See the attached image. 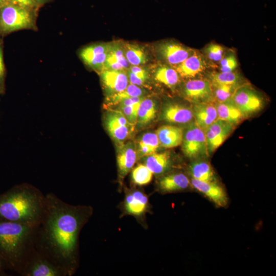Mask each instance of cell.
<instances>
[{"instance_id":"29","label":"cell","mask_w":276,"mask_h":276,"mask_svg":"<svg viewBox=\"0 0 276 276\" xmlns=\"http://www.w3.org/2000/svg\"><path fill=\"white\" fill-rule=\"evenodd\" d=\"M145 94L146 91L143 88L130 83L123 91L110 95L108 102L110 105H117L123 99L131 97H143Z\"/></svg>"},{"instance_id":"1","label":"cell","mask_w":276,"mask_h":276,"mask_svg":"<svg viewBox=\"0 0 276 276\" xmlns=\"http://www.w3.org/2000/svg\"><path fill=\"white\" fill-rule=\"evenodd\" d=\"M45 198L44 212L35 229L34 247L70 276L78 265L79 234L92 208L68 204L52 193Z\"/></svg>"},{"instance_id":"5","label":"cell","mask_w":276,"mask_h":276,"mask_svg":"<svg viewBox=\"0 0 276 276\" xmlns=\"http://www.w3.org/2000/svg\"><path fill=\"white\" fill-rule=\"evenodd\" d=\"M181 148L190 158L206 156L208 151L205 133L195 122L190 123L183 134Z\"/></svg>"},{"instance_id":"40","label":"cell","mask_w":276,"mask_h":276,"mask_svg":"<svg viewBox=\"0 0 276 276\" xmlns=\"http://www.w3.org/2000/svg\"><path fill=\"white\" fill-rule=\"evenodd\" d=\"M8 3H11L25 8L30 7L33 5V0H8Z\"/></svg>"},{"instance_id":"9","label":"cell","mask_w":276,"mask_h":276,"mask_svg":"<svg viewBox=\"0 0 276 276\" xmlns=\"http://www.w3.org/2000/svg\"><path fill=\"white\" fill-rule=\"evenodd\" d=\"M234 125L225 121L217 119L204 131L209 154L217 149L229 136Z\"/></svg>"},{"instance_id":"45","label":"cell","mask_w":276,"mask_h":276,"mask_svg":"<svg viewBox=\"0 0 276 276\" xmlns=\"http://www.w3.org/2000/svg\"><path fill=\"white\" fill-rule=\"evenodd\" d=\"M0 92H1V88H0Z\"/></svg>"},{"instance_id":"15","label":"cell","mask_w":276,"mask_h":276,"mask_svg":"<svg viewBox=\"0 0 276 276\" xmlns=\"http://www.w3.org/2000/svg\"><path fill=\"white\" fill-rule=\"evenodd\" d=\"M100 76L103 85L110 95L123 91L128 85L127 75L124 70H102Z\"/></svg>"},{"instance_id":"3","label":"cell","mask_w":276,"mask_h":276,"mask_svg":"<svg viewBox=\"0 0 276 276\" xmlns=\"http://www.w3.org/2000/svg\"><path fill=\"white\" fill-rule=\"evenodd\" d=\"M36 228L0 220V257L9 270L20 275L34 247Z\"/></svg>"},{"instance_id":"19","label":"cell","mask_w":276,"mask_h":276,"mask_svg":"<svg viewBox=\"0 0 276 276\" xmlns=\"http://www.w3.org/2000/svg\"><path fill=\"white\" fill-rule=\"evenodd\" d=\"M160 146L166 148H171L181 144L183 132L178 127L165 125L156 131Z\"/></svg>"},{"instance_id":"39","label":"cell","mask_w":276,"mask_h":276,"mask_svg":"<svg viewBox=\"0 0 276 276\" xmlns=\"http://www.w3.org/2000/svg\"><path fill=\"white\" fill-rule=\"evenodd\" d=\"M127 75L128 82H129L130 84L140 86L143 85L146 82L145 80L139 78L129 70H128Z\"/></svg>"},{"instance_id":"44","label":"cell","mask_w":276,"mask_h":276,"mask_svg":"<svg viewBox=\"0 0 276 276\" xmlns=\"http://www.w3.org/2000/svg\"><path fill=\"white\" fill-rule=\"evenodd\" d=\"M33 2H34V1L40 2V1H42L43 0H33Z\"/></svg>"},{"instance_id":"11","label":"cell","mask_w":276,"mask_h":276,"mask_svg":"<svg viewBox=\"0 0 276 276\" xmlns=\"http://www.w3.org/2000/svg\"><path fill=\"white\" fill-rule=\"evenodd\" d=\"M136 148L132 142L120 143L117 151V165L120 180L122 181L132 169L136 160Z\"/></svg>"},{"instance_id":"26","label":"cell","mask_w":276,"mask_h":276,"mask_svg":"<svg viewBox=\"0 0 276 276\" xmlns=\"http://www.w3.org/2000/svg\"><path fill=\"white\" fill-rule=\"evenodd\" d=\"M189 171L192 178L204 181H213L214 174L211 166L208 163L198 160L192 163Z\"/></svg>"},{"instance_id":"18","label":"cell","mask_w":276,"mask_h":276,"mask_svg":"<svg viewBox=\"0 0 276 276\" xmlns=\"http://www.w3.org/2000/svg\"><path fill=\"white\" fill-rule=\"evenodd\" d=\"M205 65L202 56L197 52H193L183 62L176 65V70L182 77L192 78L203 71Z\"/></svg>"},{"instance_id":"17","label":"cell","mask_w":276,"mask_h":276,"mask_svg":"<svg viewBox=\"0 0 276 276\" xmlns=\"http://www.w3.org/2000/svg\"><path fill=\"white\" fill-rule=\"evenodd\" d=\"M192 111L195 123L204 132L218 119L216 106L207 102L195 103Z\"/></svg>"},{"instance_id":"30","label":"cell","mask_w":276,"mask_h":276,"mask_svg":"<svg viewBox=\"0 0 276 276\" xmlns=\"http://www.w3.org/2000/svg\"><path fill=\"white\" fill-rule=\"evenodd\" d=\"M153 175V173L145 165L139 164L132 170L131 178L134 184L144 186L151 181Z\"/></svg>"},{"instance_id":"6","label":"cell","mask_w":276,"mask_h":276,"mask_svg":"<svg viewBox=\"0 0 276 276\" xmlns=\"http://www.w3.org/2000/svg\"><path fill=\"white\" fill-rule=\"evenodd\" d=\"M22 276H67L65 272L34 247L20 274Z\"/></svg>"},{"instance_id":"23","label":"cell","mask_w":276,"mask_h":276,"mask_svg":"<svg viewBox=\"0 0 276 276\" xmlns=\"http://www.w3.org/2000/svg\"><path fill=\"white\" fill-rule=\"evenodd\" d=\"M148 205L147 196L139 191H134L127 194L125 200L126 211L130 214L141 215Z\"/></svg>"},{"instance_id":"28","label":"cell","mask_w":276,"mask_h":276,"mask_svg":"<svg viewBox=\"0 0 276 276\" xmlns=\"http://www.w3.org/2000/svg\"><path fill=\"white\" fill-rule=\"evenodd\" d=\"M154 77L157 81L169 87L175 86L179 80L176 70L167 65L158 67L155 71Z\"/></svg>"},{"instance_id":"14","label":"cell","mask_w":276,"mask_h":276,"mask_svg":"<svg viewBox=\"0 0 276 276\" xmlns=\"http://www.w3.org/2000/svg\"><path fill=\"white\" fill-rule=\"evenodd\" d=\"M160 119L166 122L174 124H186L194 118L192 110L184 105L168 102L163 107Z\"/></svg>"},{"instance_id":"21","label":"cell","mask_w":276,"mask_h":276,"mask_svg":"<svg viewBox=\"0 0 276 276\" xmlns=\"http://www.w3.org/2000/svg\"><path fill=\"white\" fill-rule=\"evenodd\" d=\"M190 182L184 174L176 173L163 177L159 181L160 190L165 192H171L184 190L188 187Z\"/></svg>"},{"instance_id":"24","label":"cell","mask_w":276,"mask_h":276,"mask_svg":"<svg viewBox=\"0 0 276 276\" xmlns=\"http://www.w3.org/2000/svg\"><path fill=\"white\" fill-rule=\"evenodd\" d=\"M170 154L168 152L155 153L146 156L145 165L155 174H160L165 172L170 167Z\"/></svg>"},{"instance_id":"41","label":"cell","mask_w":276,"mask_h":276,"mask_svg":"<svg viewBox=\"0 0 276 276\" xmlns=\"http://www.w3.org/2000/svg\"><path fill=\"white\" fill-rule=\"evenodd\" d=\"M5 65L3 60V51L0 47V82L3 80L5 76Z\"/></svg>"},{"instance_id":"8","label":"cell","mask_w":276,"mask_h":276,"mask_svg":"<svg viewBox=\"0 0 276 276\" xmlns=\"http://www.w3.org/2000/svg\"><path fill=\"white\" fill-rule=\"evenodd\" d=\"M231 99L244 117L258 111L263 105L261 97L247 86L237 87Z\"/></svg>"},{"instance_id":"20","label":"cell","mask_w":276,"mask_h":276,"mask_svg":"<svg viewBox=\"0 0 276 276\" xmlns=\"http://www.w3.org/2000/svg\"><path fill=\"white\" fill-rule=\"evenodd\" d=\"M216 108L218 119L225 121L233 125L239 123L244 117L231 98L219 102Z\"/></svg>"},{"instance_id":"13","label":"cell","mask_w":276,"mask_h":276,"mask_svg":"<svg viewBox=\"0 0 276 276\" xmlns=\"http://www.w3.org/2000/svg\"><path fill=\"white\" fill-rule=\"evenodd\" d=\"M110 43L95 44L83 48L80 56L89 67L101 71L106 59Z\"/></svg>"},{"instance_id":"22","label":"cell","mask_w":276,"mask_h":276,"mask_svg":"<svg viewBox=\"0 0 276 276\" xmlns=\"http://www.w3.org/2000/svg\"><path fill=\"white\" fill-rule=\"evenodd\" d=\"M157 108L155 100L145 97L139 105L136 125L142 127L150 124L156 118Z\"/></svg>"},{"instance_id":"34","label":"cell","mask_w":276,"mask_h":276,"mask_svg":"<svg viewBox=\"0 0 276 276\" xmlns=\"http://www.w3.org/2000/svg\"><path fill=\"white\" fill-rule=\"evenodd\" d=\"M216 86L215 95L219 102L224 101L231 98L237 85H215Z\"/></svg>"},{"instance_id":"31","label":"cell","mask_w":276,"mask_h":276,"mask_svg":"<svg viewBox=\"0 0 276 276\" xmlns=\"http://www.w3.org/2000/svg\"><path fill=\"white\" fill-rule=\"evenodd\" d=\"M106 60L117 62L124 69L130 65L125 56L123 47L119 43H110Z\"/></svg>"},{"instance_id":"37","label":"cell","mask_w":276,"mask_h":276,"mask_svg":"<svg viewBox=\"0 0 276 276\" xmlns=\"http://www.w3.org/2000/svg\"><path fill=\"white\" fill-rule=\"evenodd\" d=\"M133 74L136 75L139 78L146 81L148 79V72L144 68L140 66L132 65L129 70Z\"/></svg>"},{"instance_id":"10","label":"cell","mask_w":276,"mask_h":276,"mask_svg":"<svg viewBox=\"0 0 276 276\" xmlns=\"http://www.w3.org/2000/svg\"><path fill=\"white\" fill-rule=\"evenodd\" d=\"M157 51L163 59L173 65L179 64L193 53L191 49L181 44L172 41L159 43Z\"/></svg>"},{"instance_id":"4","label":"cell","mask_w":276,"mask_h":276,"mask_svg":"<svg viewBox=\"0 0 276 276\" xmlns=\"http://www.w3.org/2000/svg\"><path fill=\"white\" fill-rule=\"evenodd\" d=\"M32 16L27 8L7 3L0 8V30L9 33L30 27Z\"/></svg>"},{"instance_id":"25","label":"cell","mask_w":276,"mask_h":276,"mask_svg":"<svg viewBox=\"0 0 276 276\" xmlns=\"http://www.w3.org/2000/svg\"><path fill=\"white\" fill-rule=\"evenodd\" d=\"M123 49L125 56L129 64L140 66L147 61V55L142 47L135 44L126 43Z\"/></svg>"},{"instance_id":"12","label":"cell","mask_w":276,"mask_h":276,"mask_svg":"<svg viewBox=\"0 0 276 276\" xmlns=\"http://www.w3.org/2000/svg\"><path fill=\"white\" fill-rule=\"evenodd\" d=\"M183 93L187 99L194 103L205 102L212 95L211 84L205 80H190L185 84Z\"/></svg>"},{"instance_id":"16","label":"cell","mask_w":276,"mask_h":276,"mask_svg":"<svg viewBox=\"0 0 276 276\" xmlns=\"http://www.w3.org/2000/svg\"><path fill=\"white\" fill-rule=\"evenodd\" d=\"M191 183L199 192L207 196L216 204L224 206L227 203V197L222 187L214 181H204L192 178Z\"/></svg>"},{"instance_id":"7","label":"cell","mask_w":276,"mask_h":276,"mask_svg":"<svg viewBox=\"0 0 276 276\" xmlns=\"http://www.w3.org/2000/svg\"><path fill=\"white\" fill-rule=\"evenodd\" d=\"M105 124L110 136L120 143H123L130 136L135 126L129 123L118 109H110L106 112Z\"/></svg>"},{"instance_id":"38","label":"cell","mask_w":276,"mask_h":276,"mask_svg":"<svg viewBox=\"0 0 276 276\" xmlns=\"http://www.w3.org/2000/svg\"><path fill=\"white\" fill-rule=\"evenodd\" d=\"M145 96L131 97L121 100L117 104L118 106H129L131 105L139 102H141L144 98Z\"/></svg>"},{"instance_id":"32","label":"cell","mask_w":276,"mask_h":276,"mask_svg":"<svg viewBox=\"0 0 276 276\" xmlns=\"http://www.w3.org/2000/svg\"><path fill=\"white\" fill-rule=\"evenodd\" d=\"M211 79L215 85H237L241 80L240 75L234 72L214 73Z\"/></svg>"},{"instance_id":"42","label":"cell","mask_w":276,"mask_h":276,"mask_svg":"<svg viewBox=\"0 0 276 276\" xmlns=\"http://www.w3.org/2000/svg\"><path fill=\"white\" fill-rule=\"evenodd\" d=\"M7 269H9L5 262L0 257V276H7V273L6 272Z\"/></svg>"},{"instance_id":"36","label":"cell","mask_w":276,"mask_h":276,"mask_svg":"<svg viewBox=\"0 0 276 276\" xmlns=\"http://www.w3.org/2000/svg\"><path fill=\"white\" fill-rule=\"evenodd\" d=\"M219 62L220 69L222 72H234L238 65L237 59L234 54H229L223 57Z\"/></svg>"},{"instance_id":"27","label":"cell","mask_w":276,"mask_h":276,"mask_svg":"<svg viewBox=\"0 0 276 276\" xmlns=\"http://www.w3.org/2000/svg\"><path fill=\"white\" fill-rule=\"evenodd\" d=\"M160 144L156 133L144 134L138 142V150L142 156H146L157 152Z\"/></svg>"},{"instance_id":"33","label":"cell","mask_w":276,"mask_h":276,"mask_svg":"<svg viewBox=\"0 0 276 276\" xmlns=\"http://www.w3.org/2000/svg\"><path fill=\"white\" fill-rule=\"evenodd\" d=\"M141 102L129 106H119L117 109L123 114L129 123L135 126L138 109Z\"/></svg>"},{"instance_id":"2","label":"cell","mask_w":276,"mask_h":276,"mask_svg":"<svg viewBox=\"0 0 276 276\" xmlns=\"http://www.w3.org/2000/svg\"><path fill=\"white\" fill-rule=\"evenodd\" d=\"M45 195L31 185H17L0 194V220L35 227L40 222Z\"/></svg>"},{"instance_id":"43","label":"cell","mask_w":276,"mask_h":276,"mask_svg":"<svg viewBox=\"0 0 276 276\" xmlns=\"http://www.w3.org/2000/svg\"><path fill=\"white\" fill-rule=\"evenodd\" d=\"M8 3V0H0V8Z\"/></svg>"},{"instance_id":"35","label":"cell","mask_w":276,"mask_h":276,"mask_svg":"<svg viewBox=\"0 0 276 276\" xmlns=\"http://www.w3.org/2000/svg\"><path fill=\"white\" fill-rule=\"evenodd\" d=\"M223 48L215 43L209 44L205 49L208 57L215 62H219L221 60L223 57Z\"/></svg>"}]
</instances>
